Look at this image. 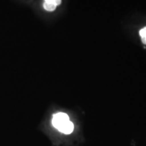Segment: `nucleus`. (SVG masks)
<instances>
[{"mask_svg":"<svg viewBox=\"0 0 146 146\" xmlns=\"http://www.w3.org/2000/svg\"><path fill=\"white\" fill-rule=\"evenodd\" d=\"M68 121L69 117L68 115L65 114V113L60 112L54 115V118L52 119V124L54 127L60 130V128Z\"/></svg>","mask_w":146,"mask_h":146,"instance_id":"obj_1","label":"nucleus"},{"mask_svg":"<svg viewBox=\"0 0 146 146\" xmlns=\"http://www.w3.org/2000/svg\"><path fill=\"white\" fill-rule=\"evenodd\" d=\"M73 129H74V125H73L72 122L69 120L64 125L60 128L59 131H61L62 133H65V134H70L73 131Z\"/></svg>","mask_w":146,"mask_h":146,"instance_id":"obj_2","label":"nucleus"},{"mask_svg":"<svg viewBox=\"0 0 146 146\" xmlns=\"http://www.w3.org/2000/svg\"><path fill=\"white\" fill-rule=\"evenodd\" d=\"M43 8H44L45 10L49 11V12H52V11H54L56 10V5L52 3L45 2L43 3Z\"/></svg>","mask_w":146,"mask_h":146,"instance_id":"obj_3","label":"nucleus"},{"mask_svg":"<svg viewBox=\"0 0 146 146\" xmlns=\"http://www.w3.org/2000/svg\"><path fill=\"white\" fill-rule=\"evenodd\" d=\"M139 35H140V36H141V37H144V36H146V27H145V28L142 29L140 30Z\"/></svg>","mask_w":146,"mask_h":146,"instance_id":"obj_4","label":"nucleus"},{"mask_svg":"<svg viewBox=\"0 0 146 146\" xmlns=\"http://www.w3.org/2000/svg\"><path fill=\"white\" fill-rule=\"evenodd\" d=\"M61 2H62V1L61 0H54V5H56V6H57V5H60L61 4Z\"/></svg>","mask_w":146,"mask_h":146,"instance_id":"obj_5","label":"nucleus"},{"mask_svg":"<svg viewBox=\"0 0 146 146\" xmlns=\"http://www.w3.org/2000/svg\"><path fill=\"white\" fill-rule=\"evenodd\" d=\"M141 41H142V43H143V44L146 45V36H144V37H141Z\"/></svg>","mask_w":146,"mask_h":146,"instance_id":"obj_6","label":"nucleus"},{"mask_svg":"<svg viewBox=\"0 0 146 146\" xmlns=\"http://www.w3.org/2000/svg\"><path fill=\"white\" fill-rule=\"evenodd\" d=\"M45 2L46 3H54V0H45Z\"/></svg>","mask_w":146,"mask_h":146,"instance_id":"obj_7","label":"nucleus"}]
</instances>
